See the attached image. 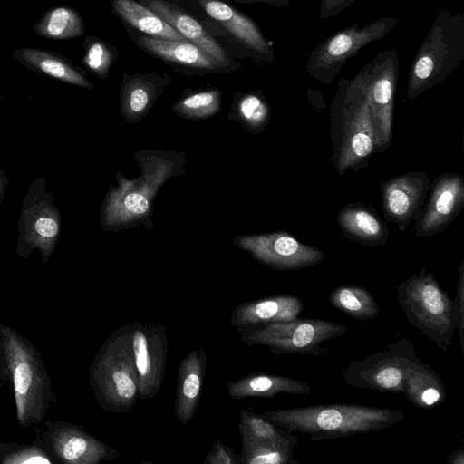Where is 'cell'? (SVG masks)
<instances>
[{"label": "cell", "instance_id": "6da1fadb", "mask_svg": "<svg viewBox=\"0 0 464 464\" xmlns=\"http://www.w3.org/2000/svg\"><path fill=\"white\" fill-rule=\"evenodd\" d=\"M11 390L15 418L23 429L44 421L56 395L37 347L0 322V384Z\"/></svg>", "mask_w": 464, "mask_h": 464}, {"label": "cell", "instance_id": "7a4b0ae2", "mask_svg": "<svg viewBox=\"0 0 464 464\" xmlns=\"http://www.w3.org/2000/svg\"><path fill=\"white\" fill-rule=\"evenodd\" d=\"M260 415L289 433L308 435L313 441L379 431L405 419L397 409L353 403L272 410Z\"/></svg>", "mask_w": 464, "mask_h": 464}, {"label": "cell", "instance_id": "3957f363", "mask_svg": "<svg viewBox=\"0 0 464 464\" xmlns=\"http://www.w3.org/2000/svg\"><path fill=\"white\" fill-rule=\"evenodd\" d=\"M330 119L332 162L338 175L366 168L377 153V136L366 95L353 78L338 82Z\"/></svg>", "mask_w": 464, "mask_h": 464}, {"label": "cell", "instance_id": "277c9868", "mask_svg": "<svg viewBox=\"0 0 464 464\" xmlns=\"http://www.w3.org/2000/svg\"><path fill=\"white\" fill-rule=\"evenodd\" d=\"M130 333V324L113 331L90 366V385L95 401L108 412L127 413L139 400Z\"/></svg>", "mask_w": 464, "mask_h": 464}, {"label": "cell", "instance_id": "5b68a950", "mask_svg": "<svg viewBox=\"0 0 464 464\" xmlns=\"http://www.w3.org/2000/svg\"><path fill=\"white\" fill-rule=\"evenodd\" d=\"M397 300L407 322L440 350L454 343L456 325L452 299L425 268L396 286Z\"/></svg>", "mask_w": 464, "mask_h": 464}, {"label": "cell", "instance_id": "8992f818", "mask_svg": "<svg viewBox=\"0 0 464 464\" xmlns=\"http://www.w3.org/2000/svg\"><path fill=\"white\" fill-rule=\"evenodd\" d=\"M463 56V16L442 11L438 14L411 65L406 98L415 100L440 83L459 65Z\"/></svg>", "mask_w": 464, "mask_h": 464}, {"label": "cell", "instance_id": "52a82bcc", "mask_svg": "<svg viewBox=\"0 0 464 464\" xmlns=\"http://www.w3.org/2000/svg\"><path fill=\"white\" fill-rule=\"evenodd\" d=\"M61 224V212L53 192L46 190L45 179L35 178L21 205L16 256L27 259L37 249L42 262L47 263L58 244Z\"/></svg>", "mask_w": 464, "mask_h": 464}, {"label": "cell", "instance_id": "ba28073f", "mask_svg": "<svg viewBox=\"0 0 464 464\" xmlns=\"http://www.w3.org/2000/svg\"><path fill=\"white\" fill-rule=\"evenodd\" d=\"M343 324L325 319L295 318L270 324L265 327L240 333L246 345H263L276 354L319 355L328 352L321 344L344 335Z\"/></svg>", "mask_w": 464, "mask_h": 464}, {"label": "cell", "instance_id": "9c48e42d", "mask_svg": "<svg viewBox=\"0 0 464 464\" xmlns=\"http://www.w3.org/2000/svg\"><path fill=\"white\" fill-rule=\"evenodd\" d=\"M413 343L400 338L382 351L352 362L343 372L344 382L353 388L403 393L409 373L420 362Z\"/></svg>", "mask_w": 464, "mask_h": 464}, {"label": "cell", "instance_id": "30bf717a", "mask_svg": "<svg viewBox=\"0 0 464 464\" xmlns=\"http://www.w3.org/2000/svg\"><path fill=\"white\" fill-rule=\"evenodd\" d=\"M400 23L387 16L360 28L357 23L335 33L318 44L309 55L305 70L320 82L330 84L341 72L343 64L364 46L384 37Z\"/></svg>", "mask_w": 464, "mask_h": 464}, {"label": "cell", "instance_id": "8fae6325", "mask_svg": "<svg viewBox=\"0 0 464 464\" xmlns=\"http://www.w3.org/2000/svg\"><path fill=\"white\" fill-rule=\"evenodd\" d=\"M399 59L394 50L380 53L353 79L368 100L377 136V153L392 143Z\"/></svg>", "mask_w": 464, "mask_h": 464}, {"label": "cell", "instance_id": "7c38bea8", "mask_svg": "<svg viewBox=\"0 0 464 464\" xmlns=\"http://www.w3.org/2000/svg\"><path fill=\"white\" fill-rule=\"evenodd\" d=\"M34 430V441L49 454L54 463L99 464L121 457L116 450L82 427L68 421L45 420L43 427Z\"/></svg>", "mask_w": 464, "mask_h": 464}, {"label": "cell", "instance_id": "4fadbf2b", "mask_svg": "<svg viewBox=\"0 0 464 464\" xmlns=\"http://www.w3.org/2000/svg\"><path fill=\"white\" fill-rule=\"evenodd\" d=\"M234 242L260 263L280 271L312 267L326 257L321 249L298 241L285 231L243 236Z\"/></svg>", "mask_w": 464, "mask_h": 464}, {"label": "cell", "instance_id": "5bb4252c", "mask_svg": "<svg viewBox=\"0 0 464 464\" xmlns=\"http://www.w3.org/2000/svg\"><path fill=\"white\" fill-rule=\"evenodd\" d=\"M130 345L139 385V400L153 398L164 379L168 339L160 324H130Z\"/></svg>", "mask_w": 464, "mask_h": 464}, {"label": "cell", "instance_id": "9a60e30c", "mask_svg": "<svg viewBox=\"0 0 464 464\" xmlns=\"http://www.w3.org/2000/svg\"><path fill=\"white\" fill-rule=\"evenodd\" d=\"M464 208V178L442 173L430 183L422 210L415 221V235L429 237L443 232Z\"/></svg>", "mask_w": 464, "mask_h": 464}, {"label": "cell", "instance_id": "2e32d148", "mask_svg": "<svg viewBox=\"0 0 464 464\" xmlns=\"http://www.w3.org/2000/svg\"><path fill=\"white\" fill-rule=\"evenodd\" d=\"M430 180L421 170L394 176L381 185V205L387 222L401 231L416 221L425 204Z\"/></svg>", "mask_w": 464, "mask_h": 464}, {"label": "cell", "instance_id": "e0dca14e", "mask_svg": "<svg viewBox=\"0 0 464 464\" xmlns=\"http://www.w3.org/2000/svg\"><path fill=\"white\" fill-rule=\"evenodd\" d=\"M304 309L301 298L292 295H276L255 299L237 305L230 323L239 333L256 330L270 324L297 318Z\"/></svg>", "mask_w": 464, "mask_h": 464}, {"label": "cell", "instance_id": "ac0fdd59", "mask_svg": "<svg viewBox=\"0 0 464 464\" xmlns=\"http://www.w3.org/2000/svg\"><path fill=\"white\" fill-rule=\"evenodd\" d=\"M191 1H194L207 16L219 24L236 41L260 60L266 63L273 61L271 44L252 19L221 0Z\"/></svg>", "mask_w": 464, "mask_h": 464}, {"label": "cell", "instance_id": "d6986e66", "mask_svg": "<svg viewBox=\"0 0 464 464\" xmlns=\"http://www.w3.org/2000/svg\"><path fill=\"white\" fill-rule=\"evenodd\" d=\"M141 5L156 13L183 37L225 67L232 66L227 52L193 16L166 0H142Z\"/></svg>", "mask_w": 464, "mask_h": 464}, {"label": "cell", "instance_id": "ffe728a7", "mask_svg": "<svg viewBox=\"0 0 464 464\" xmlns=\"http://www.w3.org/2000/svg\"><path fill=\"white\" fill-rule=\"evenodd\" d=\"M207 354L203 347L189 351L178 369L175 415L182 424L190 422L197 411L204 384Z\"/></svg>", "mask_w": 464, "mask_h": 464}, {"label": "cell", "instance_id": "44dd1931", "mask_svg": "<svg viewBox=\"0 0 464 464\" xmlns=\"http://www.w3.org/2000/svg\"><path fill=\"white\" fill-rule=\"evenodd\" d=\"M337 224L350 241L375 246L386 244L389 229L372 206L350 203L337 214Z\"/></svg>", "mask_w": 464, "mask_h": 464}, {"label": "cell", "instance_id": "7402d4cb", "mask_svg": "<svg viewBox=\"0 0 464 464\" xmlns=\"http://www.w3.org/2000/svg\"><path fill=\"white\" fill-rule=\"evenodd\" d=\"M137 45L148 53L171 64L203 72L227 70L190 42L168 41L140 35Z\"/></svg>", "mask_w": 464, "mask_h": 464}, {"label": "cell", "instance_id": "603a6c76", "mask_svg": "<svg viewBox=\"0 0 464 464\" xmlns=\"http://www.w3.org/2000/svg\"><path fill=\"white\" fill-rule=\"evenodd\" d=\"M170 81L165 73L123 75L121 88V112L128 119L137 121L147 113Z\"/></svg>", "mask_w": 464, "mask_h": 464}, {"label": "cell", "instance_id": "cb8c5ba5", "mask_svg": "<svg viewBox=\"0 0 464 464\" xmlns=\"http://www.w3.org/2000/svg\"><path fill=\"white\" fill-rule=\"evenodd\" d=\"M227 389L228 395L234 400L272 398L280 393L305 395L311 392V387L306 382L288 376L264 372L249 374L229 382Z\"/></svg>", "mask_w": 464, "mask_h": 464}, {"label": "cell", "instance_id": "d4e9b609", "mask_svg": "<svg viewBox=\"0 0 464 464\" xmlns=\"http://www.w3.org/2000/svg\"><path fill=\"white\" fill-rule=\"evenodd\" d=\"M111 5L122 21L147 36L168 41L189 42L156 13L134 0H111Z\"/></svg>", "mask_w": 464, "mask_h": 464}, {"label": "cell", "instance_id": "484cf974", "mask_svg": "<svg viewBox=\"0 0 464 464\" xmlns=\"http://www.w3.org/2000/svg\"><path fill=\"white\" fill-rule=\"evenodd\" d=\"M406 398L421 409H434L446 399L445 385L437 372L420 362L408 375L404 392Z\"/></svg>", "mask_w": 464, "mask_h": 464}, {"label": "cell", "instance_id": "4316f807", "mask_svg": "<svg viewBox=\"0 0 464 464\" xmlns=\"http://www.w3.org/2000/svg\"><path fill=\"white\" fill-rule=\"evenodd\" d=\"M329 302L343 314L361 321L373 319L381 312L372 295L366 288L358 285L334 288L330 293Z\"/></svg>", "mask_w": 464, "mask_h": 464}, {"label": "cell", "instance_id": "83f0119b", "mask_svg": "<svg viewBox=\"0 0 464 464\" xmlns=\"http://www.w3.org/2000/svg\"><path fill=\"white\" fill-rule=\"evenodd\" d=\"M238 464H296L293 448L254 439L243 434Z\"/></svg>", "mask_w": 464, "mask_h": 464}, {"label": "cell", "instance_id": "f1b7e54d", "mask_svg": "<svg viewBox=\"0 0 464 464\" xmlns=\"http://www.w3.org/2000/svg\"><path fill=\"white\" fill-rule=\"evenodd\" d=\"M238 427L240 434L260 440L292 448L297 443V437L247 410L240 411Z\"/></svg>", "mask_w": 464, "mask_h": 464}, {"label": "cell", "instance_id": "f546056e", "mask_svg": "<svg viewBox=\"0 0 464 464\" xmlns=\"http://www.w3.org/2000/svg\"><path fill=\"white\" fill-rule=\"evenodd\" d=\"M220 92L216 89L188 95L174 105L177 114L188 119H201L213 115L219 110Z\"/></svg>", "mask_w": 464, "mask_h": 464}, {"label": "cell", "instance_id": "4dcf8cb0", "mask_svg": "<svg viewBox=\"0 0 464 464\" xmlns=\"http://www.w3.org/2000/svg\"><path fill=\"white\" fill-rule=\"evenodd\" d=\"M237 110L243 124L252 132L262 131L270 119V107L265 99L256 93L244 94L238 101Z\"/></svg>", "mask_w": 464, "mask_h": 464}, {"label": "cell", "instance_id": "1f68e13d", "mask_svg": "<svg viewBox=\"0 0 464 464\" xmlns=\"http://www.w3.org/2000/svg\"><path fill=\"white\" fill-rule=\"evenodd\" d=\"M0 464H55L34 441L30 444L0 442Z\"/></svg>", "mask_w": 464, "mask_h": 464}, {"label": "cell", "instance_id": "d6a6232c", "mask_svg": "<svg viewBox=\"0 0 464 464\" xmlns=\"http://www.w3.org/2000/svg\"><path fill=\"white\" fill-rule=\"evenodd\" d=\"M112 47L102 42L93 43L87 54L88 66L100 77L106 78L109 69L115 59Z\"/></svg>", "mask_w": 464, "mask_h": 464}, {"label": "cell", "instance_id": "836d02e7", "mask_svg": "<svg viewBox=\"0 0 464 464\" xmlns=\"http://www.w3.org/2000/svg\"><path fill=\"white\" fill-rule=\"evenodd\" d=\"M453 316L456 325V331L459 336L460 349L464 353V262L462 261L459 268V280L457 284V292L454 300H452Z\"/></svg>", "mask_w": 464, "mask_h": 464}, {"label": "cell", "instance_id": "e575fe53", "mask_svg": "<svg viewBox=\"0 0 464 464\" xmlns=\"http://www.w3.org/2000/svg\"><path fill=\"white\" fill-rule=\"evenodd\" d=\"M204 464H238L233 449L219 440L213 443L212 450L206 455Z\"/></svg>", "mask_w": 464, "mask_h": 464}, {"label": "cell", "instance_id": "d590c367", "mask_svg": "<svg viewBox=\"0 0 464 464\" xmlns=\"http://www.w3.org/2000/svg\"><path fill=\"white\" fill-rule=\"evenodd\" d=\"M71 14L65 8L55 9L48 21L47 30L52 35H60L64 32L71 20Z\"/></svg>", "mask_w": 464, "mask_h": 464}, {"label": "cell", "instance_id": "8d00e7d4", "mask_svg": "<svg viewBox=\"0 0 464 464\" xmlns=\"http://www.w3.org/2000/svg\"><path fill=\"white\" fill-rule=\"evenodd\" d=\"M355 0H322L319 8V18L327 19L340 14Z\"/></svg>", "mask_w": 464, "mask_h": 464}, {"label": "cell", "instance_id": "74e56055", "mask_svg": "<svg viewBox=\"0 0 464 464\" xmlns=\"http://www.w3.org/2000/svg\"><path fill=\"white\" fill-rule=\"evenodd\" d=\"M237 3H263L276 7H287L290 0H232Z\"/></svg>", "mask_w": 464, "mask_h": 464}, {"label": "cell", "instance_id": "f35d334b", "mask_svg": "<svg viewBox=\"0 0 464 464\" xmlns=\"http://www.w3.org/2000/svg\"><path fill=\"white\" fill-rule=\"evenodd\" d=\"M447 464H464V450L456 449L446 461Z\"/></svg>", "mask_w": 464, "mask_h": 464}, {"label": "cell", "instance_id": "ab89813d", "mask_svg": "<svg viewBox=\"0 0 464 464\" xmlns=\"http://www.w3.org/2000/svg\"><path fill=\"white\" fill-rule=\"evenodd\" d=\"M9 183V179L5 171L0 169V205L4 198L5 192Z\"/></svg>", "mask_w": 464, "mask_h": 464}]
</instances>
